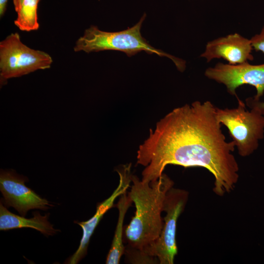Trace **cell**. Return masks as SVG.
I'll list each match as a JSON object with an SVG mask.
<instances>
[{"instance_id": "6da1fadb", "label": "cell", "mask_w": 264, "mask_h": 264, "mask_svg": "<svg viewBox=\"0 0 264 264\" xmlns=\"http://www.w3.org/2000/svg\"><path fill=\"white\" fill-rule=\"evenodd\" d=\"M210 101H199L174 109L161 119L139 146L137 163L145 167L141 180H156L169 164L201 167L214 176L213 191L222 196L234 189L239 167Z\"/></svg>"}, {"instance_id": "7a4b0ae2", "label": "cell", "mask_w": 264, "mask_h": 264, "mask_svg": "<svg viewBox=\"0 0 264 264\" xmlns=\"http://www.w3.org/2000/svg\"><path fill=\"white\" fill-rule=\"evenodd\" d=\"M131 179L128 195L134 203L135 212L125 229L127 245L125 253L132 263H156L154 247L163 227L164 201L174 182L164 173L150 182H143L132 174Z\"/></svg>"}, {"instance_id": "3957f363", "label": "cell", "mask_w": 264, "mask_h": 264, "mask_svg": "<svg viewBox=\"0 0 264 264\" xmlns=\"http://www.w3.org/2000/svg\"><path fill=\"white\" fill-rule=\"evenodd\" d=\"M146 17V14L144 13L134 25L118 32L104 31L96 25H91L76 41L74 50L75 52L82 51L88 53L104 50H116L124 52L128 57L145 51L149 54H155L171 59L177 69L183 72L186 68L185 61L154 48L142 37L141 28Z\"/></svg>"}, {"instance_id": "277c9868", "label": "cell", "mask_w": 264, "mask_h": 264, "mask_svg": "<svg viewBox=\"0 0 264 264\" xmlns=\"http://www.w3.org/2000/svg\"><path fill=\"white\" fill-rule=\"evenodd\" d=\"M237 99V108H216L217 117L228 130L239 154L246 157L258 149L259 141L264 137V116L256 109L248 110L244 102Z\"/></svg>"}, {"instance_id": "5b68a950", "label": "cell", "mask_w": 264, "mask_h": 264, "mask_svg": "<svg viewBox=\"0 0 264 264\" xmlns=\"http://www.w3.org/2000/svg\"><path fill=\"white\" fill-rule=\"evenodd\" d=\"M52 62L48 54L28 47L18 33H11L0 43V83L38 69L49 68Z\"/></svg>"}, {"instance_id": "8992f818", "label": "cell", "mask_w": 264, "mask_h": 264, "mask_svg": "<svg viewBox=\"0 0 264 264\" xmlns=\"http://www.w3.org/2000/svg\"><path fill=\"white\" fill-rule=\"evenodd\" d=\"M188 198L186 191L173 187L166 194L163 207L166 215L154 247L155 256L160 264H174L177 253L176 238L177 221L184 210Z\"/></svg>"}, {"instance_id": "52a82bcc", "label": "cell", "mask_w": 264, "mask_h": 264, "mask_svg": "<svg viewBox=\"0 0 264 264\" xmlns=\"http://www.w3.org/2000/svg\"><path fill=\"white\" fill-rule=\"evenodd\" d=\"M204 74L208 78L223 84L228 92L238 98L236 90L239 87L249 85L254 87L256 94L253 97L259 100L264 93V64H249L248 62L236 65L217 63L208 67Z\"/></svg>"}, {"instance_id": "ba28073f", "label": "cell", "mask_w": 264, "mask_h": 264, "mask_svg": "<svg viewBox=\"0 0 264 264\" xmlns=\"http://www.w3.org/2000/svg\"><path fill=\"white\" fill-rule=\"evenodd\" d=\"M26 181L25 177L13 171L1 170L0 190L3 197L1 200L5 207H13L22 216L25 217L29 210H46L53 206L27 187L25 184Z\"/></svg>"}, {"instance_id": "9c48e42d", "label": "cell", "mask_w": 264, "mask_h": 264, "mask_svg": "<svg viewBox=\"0 0 264 264\" xmlns=\"http://www.w3.org/2000/svg\"><path fill=\"white\" fill-rule=\"evenodd\" d=\"M131 166V164H127L117 170L119 176V184L109 198L97 205L94 215L87 221H75L82 228L83 235L77 249L68 260L67 264H78L87 254L90 238L104 215L113 207L115 199L127 192L130 187L132 180Z\"/></svg>"}, {"instance_id": "30bf717a", "label": "cell", "mask_w": 264, "mask_h": 264, "mask_svg": "<svg viewBox=\"0 0 264 264\" xmlns=\"http://www.w3.org/2000/svg\"><path fill=\"white\" fill-rule=\"evenodd\" d=\"M252 49L250 40L234 33L208 42L200 57L207 62L214 59L223 58L229 64L236 65L253 60Z\"/></svg>"}, {"instance_id": "8fae6325", "label": "cell", "mask_w": 264, "mask_h": 264, "mask_svg": "<svg viewBox=\"0 0 264 264\" xmlns=\"http://www.w3.org/2000/svg\"><path fill=\"white\" fill-rule=\"evenodd\" d=\"M33 217L27 219L10 212L3 205L0 203V230L6 231L10 229L31 228L40 231L45 236H52L58 231L48 221L49 213L42 216L38 212L32 213Z\"/></svg>"}, {"instance_id": "7c38bea8", "label": "cell", "mask_w": 264, "mask_h": 264, "mask_svg": "<svg viewBox=\"0 0 264 264\" xmlns=\"http://www.w3.org/2000/svg\"><path fill=\"white\" fill-rule=\"evenodd\" d=\"M132 203L127 192L120 196L116 205L119 212L118 218L111 247L107 257V264H119L122 256L125 253V246L123 244L124 221L126 213Z\"/></svg>"}, {"instance_id": "4fadbf2b", "label": "cell", "mask_w": 264, "mask_h": 264, "mask_svg": "<svg viewBox=\"0 0 264 264\" xmlns=\"http://www.w3.org/2000/svg\"><path fill=\"white\" fill-rule=\"evenodd\" d=\"M40 0H23L17 12L14 24L20 30L31 31L38 30V7Z\"/></svg>"}, {"instance_id": "5bb4252c", "label": "cell", "mask_w": 264, "mask_h": 264, "mask_svg": "<svg viewBox=\"0 0 264 264\" xmlns=\"http://www.w3.org/2000/svg\"><path fill=\"white\" fill-rule=\"evenodd\" d=\"M250 41L253 49L264 53V26L259 34L251 38Z\"/></svg>"}, {"instance_id": "9a60e30c", "label": "cell", "mask_w": 264, "mask_h": 264, "mask_svg": "<svg viewBox=\"0 0 264 264\" xmlns=\"http://www.w3.org/2000/svg\"><path fill=\"white\" fill-rule=\"evenodd\" d=\"M246 105L250 108H254L258 110L264 116V102L260 101V99H255L253 97L247 98L246 100Z\"/></svg>"}, {"instance_id": "2e32d148", "label": "cell", "mask_w": 264, "mask_h": 264, "mask_svg": "<svg viewBox=\"0 0 264 264\" xmlns=\"http://www.w3.org/2000/svg\"><path fill=\"white\" fill-rule=\"evenodd\" d=\"M8 0H0V17L1 18L4 14L7 5Z\"/></svg>"}, {"instance_id": "e0dca14e", "label": "cell", "mask_w": 264, "mask_h": 264, "mask_svg": "<svg viewBox=\"0 0 264 264\" xmlns=\"http://www.w3.org/2000/svg\"><path fill=\"white\" fill-rule=\"evenodd\" d=\"M22 1L23 0H13L15 10L16 12H17L20 8Z\"/></svg>"}]
</instances>
